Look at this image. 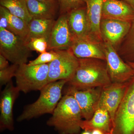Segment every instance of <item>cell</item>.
Masks as SVG:
<instances>
[{"label": "cell", "instance_id": "1", "mask_svg": "<svg viewBox=\"0 0 134 134\" xmlns=\"http://www.w3.org/2000/svg\"><path fill=\"white\" fill-rule=\"evenodd\" d=\"M78 66L68 86L78 90L103 87L111 83L105 61L93 58H78Z\"/></svg>", "mask_w": 134, "mask_h": 134}, {"label": "cell", "instance_id": "2", "mask_svg": "<svg viewBox=\"0 0 134 134\" xmlns=\"http://www.w3.org/2000/svg\"><path fill=\"white\" fill-rule=\"evenodd\" d=\"M82 119L75 99L71 95L65 94L47 120V125L54 127L59 134H79Z\"/></svg>", "mask_w": 134, "mask_h": 134}, {"label": "cell", "instance_id": "3", "mask_svg": "<svg viewBox=\"0 0 134 134\" xmlns=\"http://www.w3.org/2000/svg\"><path fill=\"white\" fill-rule=\"evenodd\" d=\"M68 82L61 80L47 84L40 91L38 99L26 106L18 117V121L29 120L47 114H52L62 98L63 90Z\"/></svg>", "mask_w": 134, "mask_h": 134}, {"label": "cell", "instance_id": "4", "mask_svg": "<svg viewBox=\"0 0 134 134\" xmlns=\"http://www.w3.org/2000/svg\"><path fill=\"white\" fill-rule=\"evenodd\" d=\"M49 65H19L16 73V84L20 92L25 93L40 90L48 84Z\"/></svg>", "mask_w": 134, "mask_h": 134}, {"label": "cell", "instance_id": "5", "mask_svg": "<svg viewBox=\"0 0 134 134\" xmlns=\"http://www.w3.org/2000/svg\"><path fill=\"white\" fill-rule=\"evenodd\" d=\"M111 134H134V76L128 82L115 113Z\"/></svg>", "mask_w": 134, "mask_h": 134}, {"label": "cell", "instance_id": "6", "mask_svg": "<svg viewBox=\"0 0 134 134\" xmlns=\"http://www.w3.org/2000/svg\"><path fill=\"white\" fill-rule=\"evenodd\" d=\"M0 54L12 64L20 65L26 63L31 50L26 40L0 28Z\"/></svg>", "mask_w": 134, "mask_h": 134}, {"label": "cell", "instance_id": "7", "mask_svg": "<svg viewBox=\"0 0 134 134\" xmlns=\"http://www.w3.org/2000/svg\"><path fill=\"white\" fill-rule=\"evenodd\" d=\"M108 74L112 83H125L134 76V69L120 57L117 50L108 42H103Z\"/></svg>", "mask_w": 134, "mask_h": 134}, {"label": "cell", "instance_id": "8", "mask_svg": "<svg viewBox=\"0 0 134 134\" xmlns=\"http://www.w3.org/2000/svg\"><path fill=\"white\" fill-rule=\"evenodd\" d=\"M59 56L48 63V83L61 80L69 81L74 76L78 66V59L70 48L58 50Z\"/></svg>", "mask_w": 134, "mask_h": 134}, {"label": "cell", "instance_id": "9", "mask_svg": "<svg viewBox=\"0 0 134 134\" xmlns=\"http://www.w3.org/2000/svg\"><path fill=\"white\" fill-rule=\"evenodd\" d=\"M65 90V94L71 95L75 99L83 119L85 120L91 119L98 109L102 87L78 90L68 86Z\"/></svg>", "mask_w": 134, "mask_h": 134}, {"label": "cell", "instance_id": "10", "mask_svg": "<svg viewBox=\"0 0 134 134\" xmlns=\"http://www.w3.org/2000/svg\"><path fill=\"white\" fill-rule=\"evenodd\" d=\"M19 90L12 81L8 83L1 93L0 98V130L1 132L14 129L13 107L19 95Z\"/></svg>", "mask_w": 134, "mask_h": 134}, {"label": "cell", "instance_id": "11", "mask_svg": "<svg viewBox=\"0 0 134 134\" xmlns=\"http://www.w3.org/2000/svg\"><path fill=\"white\" fill-rule=\"evenodd\" d=\"M132 22L101 19L100 29L103 42L110 43L118 50L129 31Z\"/></svg>", "mask_w": 134, "mask_h": 134}, {"label": "cell", "instance_id": "12", "mask_svg": "<svg viewBox=\"0 0 134 134\" xmlns=\"http://www.w3.org/2000/svg\"><path fill=\"white\" fill-rule=\"evenodd\" d=\"M128 82L111 83L102 87L98 109L101 108L107 110L113 123L115 113L125 95Z\"/></svg>", "mask_w": 134, "mask_h": 134}, {"label": "cell", "instance_id": "13", "mask_svg": "<svg viewBox=\"0 0 134 134\" xmlns=\"http://www.w3.org/2000/svg\"><path fill=\"white\" fill-rule=\"evenodd\" d=\"M67 14L61 15L54 24L48 40L47 51L69 49L73 42Z\"/></svg>", "mask_w": 134, "mask_h": 134}, {"label": "cell", "instance_id": "14", "mask_svg": "<svg viewBox=\"0 0 134 134\" xmlns=\"http://www.w3.org/2000/svg\"><path fill=\"white\" fill-rule=\"evenodd\" d=\"M70 48L77 58H93L105 61L103 42L91 36L73 40Z\"/></svg>", "mask_w": 134, "mask_h": 134}, {"label": "cell", "instance_id": "15", "mask_svg": "<svg viewBox=\"0 0 134 134\" xmlns=\"http://www.w3.org/2000/svg\"><path fill=\"white\" fill-rule=\"evenodd\" d=\"M101 19L132 22L134 20V9L121 0H104Z\"/></svg>", "mask_w": 134, "mask_h": 134}, {"label": "cell", "instance_id": "16", "mask_svg": "<svg viewBox=\"0 0 134 134\" xmlns=\"http://www.w3.org/2000/svg\"><path fill=\"white\" fill-rule=\"evenodd\" d=\"M86 4L89 34L98 41L103 43L100 31V22L104 0H83Z\"/></svg>", "mask_w": 134, "mask_h": 134}, {"label": "cell", "instance_id": "17", "mask_svg": "<svg viewBox=\"0 0 134 134\" xmlns=\"http://www.w3.org/2000/svg\"><path fill=\"white\" fill-rule=\"evenodd\" d=\"M67 15L73 40L90 36L89 34L86 7L73 10L67 14Z\"/></svg>", "mask_w": 134, "mask_h": 134}, {"label": "cell", "instance_id": "18", "mask_svg": "<svg viewBox=\"0 0 134 134\" xmlns=\"http://www.w3.org/2000/svg\"><path fill=\"white\" fill-rule=\"evenodd\" d=\"M81 129L91 132L94 130H99L104 134H111L113 123L111 119L107 110L98 108L93 117L89 120H82Z\"/></svg>", "mask_w": 134, "mask_h": 134}, {"label": "cell", "instance_id": "19", "mask_svg": "<svg viewBox=\"0 0 134 134\" xmlns=\"http://www.w3.org/2000/svg\"><path fill=\"white\" fill-rule=\"evenodd\" d=\"M30 15L35 19H54L57 10L56 1L26 0Z\"/></svg>", "mask_w": 134, "mask_h": 134}, {"label": "cell", "instance_id": "20", "mask_svg": "<svg viewBox=\"0 0 134 134\" xmlns=\"http://www.w3.org/2000/svg\"><path fill=\"white\" fill-rule=\"evenodd\" d=\"M0 12L7 17L8 21L7 30L27 41L29 37V24L24 19L11 14L7 9L0 6Z\"/></svg>", "mask_w": 134, "mask_h": 134}, {"label": "cell", "instance_id": "21", "mask_svg": "<svg viewBox=\"0 0 134 134\" xmlns=\"http://www.w3.org/2000/svg\"><path fill=\"white\" fill-rule=\"evenodd\" d=\"M54 19L32 18L29 24L28 40L31 38L44 37L48 40L55 23Z\"/></svg>", "mask_w": 134, "mask_h": 134}, {"label": "cell", "instance_id": "22", "mask_svg": "<svg viewBox=\"0 0 134 134\" xmlns=\"http://www.w3.org/2000/svg\"><path fill=\"white\" fill-rule=\"evenodd\" d=\"M0 4L11 14L22 18L28 24L32 19L28 10L26 0H0Z\"/></svg>", "mask_w": 134, "mask_h": 134}, {"label": "cell", "instance_id": "23", "mask_svg": "<svg viewBox=\"0 0 134 134\" xmlns=\"http://www.w3.org/2000/svg\"><path fill=\"white\" fill-rule=\"evenodd\" d=\"M117 52L126 62L134 63V20L132 22L129 32Z\"/></svg>", "mask_w": 134, "mask_h": 134}, {"label": "cell", "instance_id": "24", "mask_svg": "<svg viewBox=\"0 0 134 134\" xmlns=\"http://www.w3.org/2000/svg\"><path fill=\"white\" fill-rule=\"evenodd\" d=\"M58 50H51L49 52L41 53L36 59L30 61L28 63L30 65H36L48 64L58 58Z\"/></svg>", "mask_w": 134, "mask_h": 134}, {"label": "cell", "instance_id": "25", "mask_svg": "<svg viewBox=\"0 0 134 134\" xmlns=\"http://www.w3.org/2000/svg\"><path fill=\"white\" fill-rule=\"evenodd\" d=\"M61 14H65L78 8L83 7V0H58Z\"/></svg>", "mask_w": 134, "mask_h": 134}, {"label": "cell", "instance_id": "26", "mask_svg": "<svg viewBox=\"0 0 134 134\" xmlns=\"http://www.w3.org/2000/svg\"><path fill=\"white\" fill-rule=\"evenodd\" d=\"M27 42L31 50L41 53L48 50V40L45 38H31L28 40Z\"/></svg>", "mask_w": 134, "mask_h": 134}, {"label": "cell", "instance_id": "27", "mask_svg": "<svg viewBox=\"0 0 134 134\" xmlns=\"http://www.w3.org/2000/svg\"><path fill=\"white\" fill-rule=\"evenodd\" d=\"M19 65L12 64L7 68L0 70L1 86L6 85L12 81V77L15 76L16 73Z\"/></svg>", "mask_w": 134, "mask_h": 134}, {"label": "cell", "instance_id": "28", "mask_svg": "<svg viewBox=\"0 0 134 134\" xmlns=\"http://www.w3.org/2000/svg\"><path fill=\"white\" fill-rule=\"evenodd\" d=\"M8 26V21L7 17L2 12H0V28L7 30Z\"/></svg>", "mask_w": 134, "mask_h": 134}, {"label": "cell", "instance_id": "29", "mask_svg": "<svg viewBox=\"0 0 134 134\" xmlns=\"http://www.w3.org/2000/svg\"><path fill=\"white\" fill-rule=\"evenodd\" d=\"M8 61L3 55L0 54V70L6 68L9 66Z\"/></svg>", "mask_w": 134, "mask_h": 134}, {"label": "cell", "instance_id": "30", "mask_svg": "<svg viewBox=\"0 0 134 134\" xmlns=\"http://www.w3.org/2000/svg\"><path fill=\"white\" fill-rule=\"evenodd\" d=\"M127 3L134 9V0H121Z\"/></svg>", "mask_w": 134, "mask_h": 134}, {"label": "cell", "instance_id": "31", "mask_svg": "<svg viewBox=\"0 0 134 134\" xmlns=\"http://www.w3.org/2000/svg\"><path fill=\"white\" fill-rule=\"evenodd\" d=\"M92 134H104L102 131L99 130H94L91 132Z\"/></svg>", "mask_w": 134, "mask_h": 134}, {"label": "cell", "instance_id": "32", "mask_svg": "<svg viewBox=\"0 0 134 134\" xmlns=\"http://www.w3.org/2000/svg\"><path fill=\"white\" fill-rule=\"evenodd\" d=\"M127 63L134 69V63L131 62H127Z\"/></svg>", "mask_w": 134, "mask_h": 134}, {"label": "cell", "instance_id": "33", "mask_svg": "<svg viewBox=\"0 0 134 134\" xmlns=\"http://www.w3.org/2000/svg\"><path fill=\"white\" fill-rule=\"evenodd\" d=\"M81 134H92V133L91 132H89V131L84 130L83 132H82Z\"/></svg>", "mask_w": 134, "mask_h": 134}, {"label": "cell", "instance_id": "34", "mask_svg": "<svg viewBox=\"0 0 134 134\" xmlns=\"http://www.w3.org/2000/svg\"><path fill=\"white\" fill-rule=\"evenodd\" d=\"M39 1H53V0H37Z\"/></svg>", "mask_w": 134, "mask_h": 134}]
</instances>
